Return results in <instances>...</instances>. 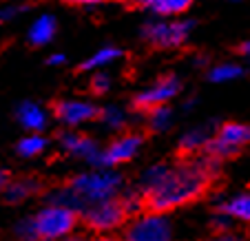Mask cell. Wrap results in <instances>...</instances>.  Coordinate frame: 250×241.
I'll return each mask as SVG.
<instances>
[{
	"label": "cell",
	"instance_id": "21",
	"mask_svg": "<svg viewBox=\"0 0 250 241\" xmlns=\"http://www.w3.org/2000/svg\"><path fill=\"white\" fill-rule=\"evenodd\" d=\"M206 142H208V135L204 131H193V133H186L184 137H182V151H188V153H193V151H197V148H202V146H206Z\"/></svg>",
	"mask_w": 250,
	"mask_h": 241
},
{
	"label": "cell",
	"instance_id": "26",
	"mask_svg": "<svg viewBox=\"0 0 250 241\" xmlns=\"http://www.w3.org/2000/svg\"><path fill=\"white\" fill-rule=\"evenodd\" d=\"M237 53H241V56L250 58V40H246V42H241L239 47H237Z\"/></svg>",
	"mask_w": 250,
	"mask_h": 241
},
{
	"label": "cell",
	"instance_id": "12",
	"mask_svg": "<svg viewBox=\"0 0 250 241\" xmlns=\"http://www.w3.org/2000/svg\"><path fill=\"white\" fill-rule=\"evenodd\" d=\"M133 5L160 16H175V14H184L193 5V0H133Z\"/></svg>",
	"mask_w": 250,
	"mask_h": 241
},
{
	"label": "cell",
	"instance_id": "15",
	"mask_svg": "<svg viewBox=\"0 0 250 241\" xmlns=\"http://www.w3.org/2000/svg\"><path fill=\"white\" fill-rule=\"evenodd\" d=\"M38 188H40L38 181L18 180V181H11V184L5 186V197H7V201H22V199H27L29 195H33Z\"/></svg>",
	"mask_w": 250,
	"mask_h": 241
},
{
	"label": "cell",
	"instance_id": "13",
	"mask_svg": "<svg viewBox=\"0 0 250 241\" xmlns=\"http://www.w3.org/2000/svg\"><path fill=\"white\" fill-rule=\"evenodd\" d=\"M18 122L22 124L27 131L38 133L47 126V115L42 113V109H40L38 104L24 102V104H20V109H18Z\"/></svg>",
	"mask_w": 250,
	"mask_h": 241
},
{
	"label": "cell",
	"instance_id": "22",
	"mask_svg": "<svg viewBox=\"0 0 250 241\" xmlns=\"http://www.w3.org/2000/svg\"><path fill=\"white\" fill-rule=\"evenodd\" d=\"M16 235L22 241H36L38 239V232H36V223L33 219H22V221L16 226Z\"/></svg>",
	"mask_w": 250,
	"mask_h": 241
},
{
	"label": "cell",
	"instance_id": "19",
	"mask_svg": "<svg viewBox=\"0 0 250 241\" xmlns=\"http://www.w3.org/2000/svg\"><path fill=\"white\" fill-rule=\"evenodd\" d=\"M170 124V109H166L164 104L155 106V109H148V126L153 131H164Z\"/></svg>",
	"mask_w": 250,
	"mask_h": 241
},
{
	"label": "cell",
	"instance_id": "4",
	"mask_svg": "<svg viewBox=\"0 0 250 241\" xmlns=\"http://www.w3.org/2000/svg\"><path fill=\"white\" fill-rule=\"evenodd\" d=\"M248 144H250V126L228 122L219 128L217 135L206 142V151H208V155L222 160V157L237 155V153L244 146H248Z\"/></svg>",
	"mask_w": 250,
	"mask_h": 241
},
{
	"label": "cell",
	"instance_id": "5",
	"mask_svg": "<svg viewBox=\"0 0 250 241\" xmlns=\"http://www.w3.org/2000/svg\"><path fill=\"white\" fill-rule=\"evenodd\" d=\"M82 215H84L86 226L93 228V230H113L126 219L128 213L122 201L111 197L95 203H86L82 208Z\"/></svg>",
	"mask_w": 250,
	"mask_h": 241
},
{
	"label": "cell",
	"instance_id": "32",
	"mask_svg": "<svg viewBox=\"0 0 250 241\" xmlns=\"http://www.w3.org/2000/svg\"><path fill=\"white\" fill-rule=\"evenodd\" d=\"M42 241H51V239H42Z\"/></svg>",
	"mask_w": 250,
	"mask_h": 241
},
{
	"label": "cell",
	"instance_id": "6",
	"mask_svg": "<svg viewBox=\"0 0 250 241\" xmlns=\"http://www.w3.org/2000/svg\"><path fill=\"white\" fill-rule=\"evenodd\" d=\"M190 22H151L144 27L142 36L151 47L155 49H170V47H180L188 36Z\"/></svg>",
	"mask_w": 250,
	"mask_h": 241
},
{
	"label": "cell",
	"instance_id": "10",
	"mask_svg": "<svg viewBox=\"0 0 250 241\" xmlns=\"http://www.w3.org/2000/svg\"><path fill=\"white\" fill-rule=\"evenodd\" d=\"M142 146V135H122L118 137L113 144H111L106 151L100 155V166L106 168V166H118L124 161L133 160L135 153Z\"/></svg>",
	"mask_w": 250,
	"mask_h": 241
},
{
	"label": "cell",
	"instance_id": "31",
	"mask_svg": "<svg viewBox=\"0 0 250 241\" xmlns=\"http://www.w3.org/2000/svg\"><path fill=\"white\" fill-rule=\"evenodd\" d=\"M66 241H82V239H66Z\"/></svg>",
	"mask_w": 250,
	"mask_h": 241
},
{
	"label": "cell",
	"instance_id": "30",
	"mask_svg": "<svg viewBox=\"0 0 250 241\" xmlns=\"http://www.w3.org/2000/svg\"><path fill=\"white\" fill-rule=\"evenodd\" d=\"M93 241H111V239H106V237H100V239H93Z\"/></svg>",
	"mask_w": 250,
	"mask_h": 241
},
{
	"label": "cell",
	"instance_id": "20",
	"mask_svg": "<svg viewBox=\"0 0 250 241\" xmlns=\"http://www.w3.org/2000/svg\"><path fill=\"white\" fill-rule=\"evenodd\" d=\"M244 73V69L237 64H219L210 71V80L212 82H226V80H235Z\"/></svg>",
	"mask_w": 250,
	"mask_h": 241
},
{
	"label": "cell",
	"instance_id": "16",
	"mask_svg": "<svg viewBox=\"0 0 250 241\" xmlns=\"http://www.w3.org/2000/svg\"><path fill=\"white\" fill-rule=\"evenodd\" d=\"M222 213H226L228 217L250 221V195H239V197L230 199L228 203H224Z\"/></svg>",
	"mask_w": 250,
	"mask_h": 241
},
{
	"label": "cell",
	"instance_id": "27",
	"mask_svg": "<svg viewBox=\"0 0 250 241\" xmlns=\"http://www.w3.org/2000/svg\"><path fill=\"white\" fill-rule=\"evenodd\" d=\"M212 241H241L239 237H235V235H228V232H224V235H219L217 239H212Z\"/></svg>",
	"mask_w": 250,
	"mask_h": 241
},
{
	"label": "cell",
	"instance_id": "3",
	"mask_svg": "<svg viewBox=\"0 0 250 241\" xmlns=\"http://www.w3.org/2000/svg\"><path fill=\"white\" fill-rule=\"evenodd\" d=\"M76 210L69 208V206H62V203H51L47 208H42L36 217V232H38V239H62L66 237L73 228H76Z\"/></svg>",
	"mask_w": 250,
	"mask_h": 241
},
{
	"label": "cell",
	"instance_id": "14",
	"mask_svg": "<svg viewBox=\"0 0 250 241\" xmlns=\"http://www.w3.org/2000/svg\"><path fill=\"white\" fill-rule=\"evenodd\" d=\"M53 36H56V20H53V16H42L29 29L31 44H47L53 40Z\"/></svg>",
	"mask_w": 250,
	"mask_h": 241
},
{
	"label": "cell",
	"instance_id": "18",
	"mask_svg": "<svg viewBox=\"0 0 250 241\" xmlns=\"http://www.w3.org/2000/svg\"><path fill=\"white\" fill-rule=\"evenodd\" d=\"M120 56V49H113V47H106V49H102V51H98V53H93V56L89 58V60L84 62V64L80 66V69H100V66H104V64H109L111 60H115V58Z\"/></svg>",
	"mask_w": 250,
	"mask_h": 241
},
{
	"label": "cell",
	"instance_id": "29",
	"mask_svg": "<svg viewBox=\"0 0 250 241\" xmlns=\"http://www.w3.org/2000/svg\"><path fill=\"white\" fill-rule=\"evenodd\" d=\"M5 186H7V173L0 170V190H5Z\"/></svg>",
	"mask_w": 250,
	"mask_h": 241
},
{
	"label": "cell",
	"instance_id": "2",
	"mask_svg": "<svg viewBox=\"0 0 250 241\" xmlns=\"http://www.w3.org/2000/svg\"><path fill=\"white\" fill-rule=\"evenodd\" d=\"M122 186V177L109 173V170H95V173H86V175H78L71 180L69 188L80 197L84 203H95L102 199H111Z\"/></svg>",
	"mask_w": 250,
	"mask_h": 241
},
{
	"label": "cell",
	"instance_id": "25",
	"mask_svg": "<svg viewBox=\"0 0 250 241\" xmlns=\"http://www.w3.org/2000/svg\"><path fill=\"white\" fill-rule=\"evenodd\" d=\"M69 5H82V7H89V5H102V2H111V0H66Z\"/></svg>",
	"mask_w": 250,
	"mask_h": 241
},
{
	"label": "cell",
	"instance_id": "28",
	"mask_svg": "<svg viewBox=\"0 0 250 241\" xmlns=\"http://www.w3.org/2000/svg\"><path fill=\"white\" fill-rule=\"evenodd\" d=\"M64 62V56H51L49 58V64H62Z\"/></svg>",
	"mask_w": 250,
	"mask_h": 241
},
{
	"label": "cell",
	"instance_id": "23",
	"mask_svg": "<svg viewBox=\"0 0 250 241\" xmlns=\"http://www.w3.org/2000/svg\"><path fill=\"white\" fill-rule=\"evenodd\" d=\"M100 118L109 128H122L124 126V115L118 109H104L100 111Z\"/></svg>",
	"mask_w": 250,
	"mask_h": 241
},
{
	"label": "cell",
	"instance_id": "11",
	"mask_svg": "<svg viewBox=\"0 0 250 241\" xmlns=\"http://www.w3.org/2000/svg\"><path fill=\"white\" fill-rule=\"evenodd\" d=\"M60 144L66 153H71V155H76V157H84L89 164L100 166V155L102 153L98 151V146H95V142L91 137L78 135V133H62Z\"/></svg>",
	"mask_w": 250,
	"mask_h": 241
},
{
	"label": "cell",
	"instance_id": "7",
	"mask_svg": "<svg viewBox=\"0 0 250 241\" xmlns=\"http://www.w3.org/2000/svg\"><path fill=\"white\" fill-rule=\"evenodd\" d=\"M170 223L160 213H151L135 219L126 232V241H170Z\"/></svg>",
	"mask_w": 250,
	"mask_h": 241
},
{
	"label": "cell",
	"instance_id": "8",
	"mask_svg": "<svg viewBox=\"0 0 250 241\" xmlns=\"http://www.w3.org/2000/svg\"><path fill=\"white\" fill-rule=\"evenodd\" d=\"M180 80L175 76H164L160 78V80L155 82V84L151 86V89H146L144 93H140L135 100H133V104L137 106V109H155V106H162L166 104L170 98H175V95L180 93Z\"/></svg>",
	"mask_w": 250,
	"mask_h": 241
},
{
	"label": "cell",
	"instance_id": "24",
	"mask_svg": "<svg viewBox=\"0 0 250 241\" xmlns=\"http://www.w3.org/2000/svg\"><path fill=\"white\" fill-rule=\"evenodd\" d=\"M109 84H111L109 76H106V73H98V76L91 80V93H95V95L106 93V91H109Z\"/></svg>",
	"mask_w": 250,
	"mask_h": 241
},
{
	"label": "cell",
	"instance_id": "17",
	"mask_svg": "<svg viewBox=\"0 0 250 241\" xmlns=\"http://www.w3.org/2000/svg\"><path fill=\"white\" fill-rule=\"evenodd\" d=\"M44 146H47V140L40 137L38 133H31V135L22 137L16 148H18V153L22 157H36V155H40V153L44 151Z\"/></svg>",
	"mask_w": 250,
	"mask_h": 241
},
{
	"label": "cell",
	"instance_id": "9",
	"mask_svg": "<svg viewBox=\"0 0 250 241\" xmlns=\"http://www.w3.org/2000/svg\"><path fill=\"white\" fill-rule=\"evenodd\" d=\"M53 113L60 122L69 124V126H78V124L100 118V111L89 102H82V100H58L53 104Z\"/></svg>",
	"mask_w": 250,
	"mask_h": 241
},
{
	"label": "cell",
	"instance_id": "1",
	"mask_svg": "<svg viewBox=\"0 0 250 241\" xmlns=\"http://www.w3.org/2000/svg\"><path fill=\"white\" fill-rule=\"evenodd\" d=\"M217 157L208 155L175 168L166 164L151 166L142 175L144 203L153 213H164L197 199L206 190L208 180L217 173Z\"/></svg>",
	"mask_w": 250,
	"mask_h": 241
}]
</instances>
